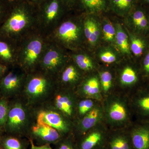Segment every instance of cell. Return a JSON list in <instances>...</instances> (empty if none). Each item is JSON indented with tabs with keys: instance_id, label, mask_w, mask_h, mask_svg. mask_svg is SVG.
Wrapping results in <instances>:
<instances>
[{
	"instance_id": "cell-45",
	"label": "cell",
	"mask_w": 149,
	"mask_h": 149,
	"mask_svg": "<svg viewBox=\"0 0 149 149\" xmlns=\"http://www.w3.org/2000/svg\"><path fill=\"white\" fill-rule=\"evenodd\" d=\"M147 13H148V20L149 22V8L148 10V11H147Z\"/></svg>"
},
{
	"instance_id": "cell-4",
	"label": "cell",
	"mask_w": 149,
	"mask_h": 149,
	"mask_svg": "<svg viewBox=\"0 0 149 149\" xmlns=\"http://www.w3.org/2000/svg\"><path fill=\"white\" fill-rule=\"evenodd\" d=\"M68 13L48 37V39L70 52L85 49L81 15L69 16Z\"/></svg>"
},
{
	"instance_id": "cell-26",
	"label": "cell",
	"mask_w": 149,
	"mask_h": 149,
	"mask_svg": "<svg viewBox=\"0 0 149 149\" xmlns=\"http://www.w3.org/2000/svg\"><path fill=\"white\" fill-rule=\"evenodd\" d=\"M110 118L115 122H121L125 120L127 112L125 106L119 102H113L109 110Z\"/></svg>"
},
{
	"instance_id": "cell-42",
	"label": "cell",
	"mask_w": 149,
	"mask_h": 149,
	"mask_svg": "<svg viewBox=\"0 0 149 149\" xmlns=\"http://www.w3.org/2000/svg\"><path fill=\"white\" fill-rule=\"evenodd\" d=\"M11 8L18 3L22 0H3Z\"/></svg>"
},
{
	"instance_id": "cell-44",
	"label": "cell",
	"mask_w": 149,
	"mask_h": 149,
	"mask_svg": "<svg viewBox=\"0 0 149 149\" xmlns=\"http://www.w3.org/2000/svg\"><path fill=\"white\" fill-rule=\"evenodd\" d=\"M3 134V131L2 130H1V129H0V139H1V136H2V135Z\"/></svg>"
},
{
	"instance_id": "cell-30",
	"label": "cell",
	"mask_w": 149,
	"mask_h": 149,
	"mask_svg": "<svg viewBox=\"0 0 149 149\" xmlns=\"http://www.w3.org/2000/svg\"><path fill=\"white\" fill-rule=\"evenodd\" d=\"M138 80V76L135 70L130 66H127L123 70L120 81L124 85H134Z\"/></svg>"
},
{
	"instance_id": "cell-33",
	"label": "cell",
	"mask_w": 149,
	"mask_h": 149,
	"mask_svg": "<svg viewBox=\"0 0 149 149\" xmlns=\"http://www.w3.org/2000/svg\"><path fill=\"white\" fill-rule=\"evenodd\" d=\"M100 83L104 92L107 93L111 88L112 83V76L108 71H103L100 74Z\"/></svg>"
},
{
	"instance_id": "cell-21",
	"label": "cell",
	"mask_w": 149,
	"mask_h": 149,
	"mask_svg": "<svg viewBox=\"0 0 149 149\" xmlns=\"http://www.w3.org/2000/svg\"><path fill=\"white\" fill-rule=\"evenodd\" d=\"M76 7L82 14H91L103 11L106 7V0H78Z\"/></svg>"
},
{
	"instance_id": "cell-24",
	"label": "cell",
	"mask_w": 149,
	"mask_h": 149,
	"mask_svg": "<svg viewBox=\"0 0 149 149\" xmlns=\"http://www.w3.org/2000/svg\"><path fill=\"white\" fill-rule=\"evenodd\" d=\"M139 0H111L112 10L120 16L129 14L137 5Z\"/></svg>"
},
{
	"instance_id": "cell-35",
	"label": "cell",
	"mask_w": 149,
	"mask_h": 149,
	"mask_svg": "<svg viewBox=\"0 0 149 149\" xmlns=\"http://www.w3.org/2000/svg\"><path fill=\"white\" fill-rule=\"evenodd\" d=\"M11 8L3 0H0V26L7 17Z\"/></svg>"
},
{
	"instance_id": "cell-38",
	"label": "cell",
	"mask_w": 149,
	"mask_h": 149,
	"mask_svg": "<svg viewBox=\"0 0 149 149\" xmlns=\"http://www.w3.org/2000/svg\"><path fill=\"white\" fill-rule=\"evenodd\" d=\"M68 12L73 10L76 8L78 0H61Z\"/></svg>"
},
{
	"instance_id": "cell-15",
	"label": "cell",
	"mask_w": 149,
	"mask_h": 149,
	"mask_svg": "<svg viewBox=\"0 0 149 149\" xmlns=\"http://www.w3.org/2000/svg\"><path fill=\"white\" fill-rule=\"evenodd\" d=\"M129 22L136 35L143 36L149 32V22L147 11L137 5L130 13Z\"/></svg>"
},
{
	"instance_id": "cell-10",
	"label": "cell",
	"mask_w": 149,
	"mask_h": 149,
	"mask_svg": "<svg viewBox=\"0 0 149 149\" xmlns=\"http://www.w3.org/2000/svg\"><path fill=\"white\" fill-rule=\"evenodd\" d=\"M36 110L37 122L49 125L57 130L63 137L72 133L74 123L59 112L45 106Z\"/></svg>"
},
{
	"instance_id": "cell-25",
	"label": "cell",
	"mask_w": 149,
	"mask_h": 149,
	"mask_svg": "<svg viewBox=\"0 0 149 149\" xmlns=\"http://www.w3.org/2000/svg\"><path fill=\"white\" fill-rule=\"evenodd\" d=\"M105 149H133L130 136L124 134H115L108 139Z\"/></svg>"
},
{
	"instance_id": "cell-29",
	"label": "cell",
	"mask_w": 149,
	"mask_h": 149,
	"mask_svg": "<svg viewBox=\"0 0 149 149\" xmlns=\"http://www.w3.org/2000/svg\"><path fill=\"white\" fill-rule=\"evenodd\" d=\"M93 105L94 102L93 100L89 98L78 97L76 106L77 121L93 109Z\"/></svg>"
},
{
	"instance_id": "cell-14",
	"label": "cell",
	"mask_w": 149,
	"mask_h": 149,
	"mask_svg": "<svg viewBox=\"0 0 149 149\" xmlns=\"http://www.w3.org/2000/svg\"><path fill=\"white\" fill-rule=\"evenodd\" d=\"M19 43L0 37V63L10 68L17 65Z\"/></svg>"
},
{
	"instance_id": "cell-40",
	"label": "cell",
	"mask_w": 149,
	"mask_h": 149,
	"mask_svg": "<svg viewBox=\"0 0 149 149\" xmlns=\"http://www.w3.org/2000/svg\"><path fill=\"white\" fill-rule=\"evenodd\" d=\"M9 69L8 67L0 63V81Z\"/></svg>"
},
{
	"instance_id": "cell-22",
	"label": "cell",
	"mask_w": 149,
	"mask_h": 149,
	"mask_svg": "<svg viewBox=\"0 0 149 149\" xmlns=\"http://www.w3.org/2000/svg\"><path fill=\"white\" fill-rule=\"evenodd\" d=\"M116 35L115 44L121 53L125 55H131L130 40L128 33L126 32L122 25L117 23L115 25Z\"/></svg>"
},
{
	"instance_id": "cell-43",
	"label": "cell",
	"mask_w": 149,
	"mask_h": 149,
	"mask_svg": "<svg viewBox=\"0 0 149 149\" xmlns=\"http://www.w3.org/2000/svg\"><path fill=\"white\" fill-rule=\"evenodd\" d=\"M140 1V0H139ZM141 2L143 4L149 5V0H141Z\"/></svg>"
},
{
	"instance_id": "cell-20",
	"label": "cell",
	"mask_w": 149,
	"mask_h": 149,
	"mask_svg": "<svg viewBox=\"0 0 149 149\" xmlns=\"http://www.w3.org/2000/svg\"><path fill=\"white\" fill-rule=\"evenodd\" d=\"M133 149H149V128H135L130 135Z\"/></svg>"
},
{
	"instance_id": "cell-1",
	"label": "cell",
	"mask_w": 149,
	"mask_h": 149,
	"mask_svg": "<svg viewBox=\"0 0 149 149\" xmlns=\"http://www.w3.org/2000/svg\"><path fill=\"white\" fill-rule=\"evenodd\" d=\"M37 29V10L22 0L13 7L5 20L0 26V37L19 43Z\"/></svg>"
},
{
	"instance_id": "cell-18",
	"label": "cell",
	"mask_w": 149,
	"mask_h": 149,
	"mask_svg": "<svg viewBox=\"0 0 149 149\" xmlns=\"http://www.w3.org/2000/svg\"><path fill=\"white\" fill-rule=\"evenodd\" d=\"M100 80L96 76L84 77L75 92L78 97L90 98L100 95Z\"/></svg>"
},
{
	"instance_id": "cell-9",
	"label": "cell",
	"mask_w": 149,
	"mask_h": 149,
	"mask_svg": "<svg viewBox=\"0 0 149 149\" xmlns=\"http://www.w3.org/2000/svg\"><path fill=\"white\" fill-rule=\"evenodd\" d=\"M27 75L18 65L10 68L0 81V96L10 100L21 96Z\"/></svg>"
},
{
	"instance_id": "cell-2",
	"label": "cell",
	"mask_w": 149,
	"mask_h": 149,
	"mask_svg": "<svg viewBox=\"0 0 149 149\" xmlns=\"http://www.w3.org/2000/svg\"><path fill=\"white\" fill-rule=\"evenodd\" d=\"M37 122V110L29 106L21 95L10 100L4 133L29 138L31 129Z\"/></svg>"
},
{
	"instance_id": "cell-32",
	"label": "cell",
	"mask_w": 149,
	"mask_h": 149,
	"mask_svg": "<svg viewBox=\"0 0 149 149\" xmlns=\"http://www.w3.org/2000/svg\"><path fill=\"white\" fill-rule=\"evenodd\" d=\"M9 100L0 96V129L3 131L8 114Z\"/></svg>"
},
{
	"instance_id": "cell-5",
	"label": "cell",
	"mask_w": 149,
	"mask_h": 149,
	"mask_svg": "<svg viewBox=\"0 0 149 149\" xmlns=\"http://www.w3.org/2000/svg\"><path fill=\"white\" fill-rule=\"evenodd\" d=\"M48 40L37 29L25 36L19 42L17 65L27 73L38 69Z\"/></svg>"
},
{
	"instance_id": "cell-41",
	"label": "cell",
	"mask_w": 149,
	"mask_h": 149,
	"mask_svg": "<svg viewBox=\"0 0 149 149\" xmlns=\"http://www.w3.org/2000/svg\"><path fill=\"white\" fill-rule=\"evenodd\" d=\"M27 2L34 6L35 8H37L45 0H25Z\"/></svg>"
},
{
	"instance_id": "cell-11",
	"label": "cell",
	"mask_w": 149,
	"mask_h": 149,
	"mask_svg": "<svg viewBox=\"0 0 149 149\" xmlns=\"http://www.w3.org/2000/svg\"><path fill=\"white\" fill-rule=\"evenodd\" d=\"M84 73L71 58L65 65L56 77L58 87L75 91L82 81Z\"/></svg>"
},
{
	"instance_id": "cell-37",
	"label": "cell",
	"mask_w": 149,
	"mask_h": 149,
	"mask_svg": "<svg viewBox=\"0 0 149 149\" xmlns=\"http://www.w3.org/2000/svg\"><path fill=\"white\" fill-rule=\"evenodd\" d=\"M143 70L144 74L146 76L149 75V49L147 50L145 54L144 58H143Z\"/></svg>"
},
{
	"instance_id": "cell-34",
	"label": "cell",
	"mask_w": 149,
	"mask_h": 149,
	"mask_svg": "<svg viewBox=\"0 0 149 149\" xmlns=\"http://www.w3.org/2000/svg\"><path fill=\"white\" fill-rule=\"evenodd\" d=\"M72 136V134H71L62 138L55 144L56 146V149H76V145L71 137Z\"/></svg>"
},
{
	"instance_id": "cell-36",
	"label": "cell",
	"mask_w": 149,
	"mask_h": 149,
	"mask_svg": "<svg viewBox=\"0 0 149 149\" xmlns=\"http://www.w3.org/2000/svg\"><path fill=\"white\" fill-rule=\"evenodd\" d=\"M137 106L142 111L149 114V95L141 97L138 100Z\"/></svg>"
},
{
	"instance_id": "cell-6",
	"label": "cell",
	"mask_w": 149,
	"mask_h": 149,
	"mask_svg": "<svg viewBox=\"0 0 149 149\" xmlns=\"http://www.w3.org/2000/svg\"><path fill=\"white\" fill-rule=\"evenodd\" d=\"M36 10L37 29L47 37L69 12L61 0H45Z\"/></svg>"
},
{
	"instance_id": "cell-17",
	"label": "cell",
	"mask_w": 149,
	"mask_h": 149,
	"mask_svg": "<svg viewBox=\"0 0 149 149\" xmlns=\"http://www.w3.org/2000/svg\"><path fill=\"white\" fill-rule=\"evenodd\" d=\"M101 116V112L98 108H93L74 124L72 133L74 132L78 137L83 136L96 125Z\"/></svg>"
},
{
	"instance_id": "cell-16",
	"label": "cell",
	"mask_w": 149,
	"mask_h": 149,
	"mask_svg": "<svg viewBox=\"0 0 149 149\" xmlns=\"http://www.w3.org/2000/svg\"><path fill=\"white\" fill-rule=\"evenodd\" d=\"M76 145V149H102L104 148L105 136L103 132L94 130L87 132L83 136Z\"/></svg>"
},
{
	"instance_id": "cell-7",
	"label": "cell",
	"mask_w": 149,
	"mask_h": 149,
	"mask_svg": "<svg viewBox=\"0 0 149 149\" xmlns=\"http://www.w3.org/2000/svg\"><path fill=\"white\" fill-rule=\"evenodd\" d=\"M70 58L69 51L49 39L38 69L56 77Z\"/></svg>"
},
{
	"instance_id": "cell-13",
	"label": "cell",
	"mask_w": 149,
	"mask_h": 149,
	"mask_svg": "<svg viewBox=\"0 0 149 149\" xmlns=\"http://www.w3.org/2000/svg\"><path fill=\"white\" fill-rule=\"evenodd\" d=\"M63 138L54 128L45 123H37L31 129L29 140H35L40 145L56 143Z\"/></svg>"
},
{
	"instance_id": "cell-3",
	"label": "cell",
	"mask_w": 149,
	"mask_h": 149,
	"mask_svg": "<svg viewBox=\"0 0 149 149\" xmlns=\"http://www.w3.org/2000/svg\"><path fill=\"white\" fill-rule=\"evenodd\" d=\"M57 87L56 77L37 69L27 73L21 96L36 110L47 103Z\"/></svg>"
},
{
	"instance_id": "cell-19",
	"label": "cell",
	"mask_w": 149,
	"mask_h": 149,
	"mask_svg": "<svg viewBox=\"0 0 149 149\" xmlns=\"http://www.w3.org/2000/svg\"><path fill=\"white\" fill-rule=\"evenodd\" d=\"M84 49L70 52V58L83 73L92 71L95 68L93 58Z\"/></svg>"
},
{
	"instance_id": "cell-28",
	"label": "cell",
	"mask_w": 149,
	"mask_h": 149,
	"mask_svg": "<svg viewBox=\"0 0 149 149\" xmlns=\"http://www.w3.org/2000/svg\"><path fill=\"white\" fill-rule=\"evenodd\" d=\"M101 26L102 35L104 41L112 45L115 44L116 32L115 26L107 19H104Z\"/></svg>"
},
{
	"instance_id": "cell-46",
	"label": "cell",
	"mask_w": 149,
	"mask_h": 149,
	"mask_svg": "<svg viewBox=\"0 0 149 149\" xmlns=\"http://www.w3.org/2000/svg\"><path fill=\"white\" fill-rule=\"evenodd\" d=\"M0 149H3V148H2V147H1V146H0Z\"/></svg>"
},
{
	"instance_id": "cell-47",
	"label": "cell",
	"mask_w": 149,
	"mask_h": 149,
	"mask_svg": "<svg viewBox=\"0 0 149 149\" xmlns=\"http://www.w3.org/2000/svg\"><path fill=\"white\" fill-rule=\"evenodd\" d=\"M102 149H105V148H102Z\"/></svg>"
},
{
	"instance_id": "cell-23",
	"label": "cell",
	"mask_w": 149,
	"mask_h": 149,
	"mask_svg": "<svg viewBox=\"0 0 149 149\" xmlns=\"http://www.w3.org/2000/svg\"><path fill=\"white\" fill-rule=\"evenodd\" d=\"M130 40L131 53L136 57H140L145 54L146 49H148V43L146 40L140 35H136L127 31Z\"/></svg>"
},
{
	"instance_id": "cell-27",
	"label": "cell",
	"mask_w": 149,
	"mask_h": 149,
	"mask_svg": "<svg viewBox=\"0 0 149 149\" xmlns=\"http://www.w3.org/2000/svg\"><path fill=\"white\" fill-rule=\"evenodd\" d=\"M6 135L7 136L3 138V135L0 139L3 149H25L24 142L22 141L20 137Z\"/></svg>"
},
{
	"instance_id": "cell-31",
	"label": "cell",
	"mask_w": 149,
	"mask_h": 149,
	"mask_svg": "<svg viewBox=\"0 0 149 149\" xmlns=\"http://www.w3.org/2000/svg\"><path fill=\"white\" fill-rule=\"evenodd\" d=\"M100 60L104 63L111 64L117 61L118 55L115 51L109 48L102 49L99 53Z\"/></svg>"
},
{
	"instance_id": "cell-8",
	"label": "cell",
	"mask_w": 149,
	"mask_h": 149,
	"mask_svg": "<svg viewBox=\"0 0 149 149\" xmlns=\"http://www.w3.org/2000/svg\"><path fill=\"white\" fill-rule=\"evenodd\" d=\"M78 98L75 91L57 87L51 98L44 106L59 112L74 124L76 122Z\"/></svg>"
},
{
	"instance_id": "cell-12",
	"label": "cell",
	"mask_w": 149,
	"mask_h": 149,
	"mask_svg": "<svg viewBox=\"0 0 149 149\" xmlns=\"http://www.w3.org/2000/svg\"><path fill=\"white\" fill-rule=\"evenodd\" d=\"M80 15L83 24L85 47L86 45L91 47H95L98 45L102 36L101 24L93 15Z\"/></svg>"
},
{
	"instance_id": "cell-39",
	"label": "cell",
	"mask_w": 149,
	"mask_h": 149,
	"mask_svg": "<svg viewBox=\"0 0 149 149\" xmlns=\"http://www.w3.org/2000/svg\"><path fill=\"white\" fill-rule=\"evenodd\" d=\"M29 142L31 144L30 149H52L50 144H45L40 146H36L34 144L33 141L31 139H29Z\"/></svg>"
}]
</instances>
